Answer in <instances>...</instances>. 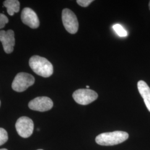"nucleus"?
Wrapping results in <instances>:
<instances>
[{
	"mask_svg": "<svg viewBox=\"0 0 150 150\" xmlns=\"http://www.w3.org/2000/svg\"><path fill=\"white\" fill-rule=\"evenodd\" d=\"M3 4L6 8L8 14L10 16H13L15 13H17L20 11V4L17 0H6Z\"/></svg>",
	"mask_w": 150,
	"mask_h": 150,
	"instance_id": "nucleus-11",
	"label": "nucleus"
},
{
	"mask_svg": "<svg viewBox=\"0 0 150 150\" xmlns=\"http://www.w3.org/2000/svg\"><path fill=\"white\" fill-rule=\"evenodd\" d=\"M62 20L65 29L71 34H75L79 29V22L75 13L68 8L62 12Z\"/></svg>",
	"mask_w": 150,
	"mask_h": 150,
	"instance_id": "nucleus-5",
	"label": "nucleus"
},
{
	"mask_svg": "<svg viewBox=\"0 0 150 150\" xmlns=\"http://www.w3.org/2000/svg\"><path fill=\"white\" fill-rule=\"evenodd\" d=\"M41 150V149H40V150Z\"/></svg>",
	"mask_w": 150,
	"mask_h": 150,
	"instance_id": "nucleus-20",
	"label": "nucleus"
},
{
	"mask_svg": "<svg viewBox=\"0 0 150 150\" xmlns=\"http://www.w3.org/2000/svg\"><path fill=\"white\" fill-rule=\"evenodd\" d=\"M34 129L33 122L31 118L23 116L18 118L16 123L18 134L22 137L27 138L32 135Z\"/></svg>",
	"mask_w": 150,
	"mask_h": 150,
	"instance_id": "nucleus-6",
	"label": "nucleus"
},
{
	"mask_svg": "<svg viewBox=\"0 0 150 150\" xmlns=\"http://www.w3.org/2000/svg\"><path fill=\"white\" fill-rule=\"evenodd\" d=\"M137 88L139 94L143 98L145 105L150 112V88L144 81H139L137 83Z\"/></svg>",
	"mask_w": 150,
	"mask_h": 150,
	"instance_id": "nucleus-10",
	"label": "nucleus"
},
{
	"mask_svg": "<svg viewBox=\"0 0 150 150\" xmlns=\"http://www.w3.org/2000/svg\"><path fill=\"white\" fill-rule=\"evenodd\" d=\"M35 81V78L32 75L25 72H20L15 76L12 83V88L16 92H23L33 85Z\"/></svg>",
	"mask_w": 150,
	"mask_h": 150,
	"instance_id": "nucleus-3",
	"label": "nucleus"
},
{
	"mask_svg": "<svg viewBox=\"0 0 150 150\" xmlns=\"http://www.w3.org/2000/svg\"><path fill=\"white\" fill-rule=\"evenodd\" d=\"M9 21L7 16L2 13H0V29L5 26L6 24Z\"/></svg>",
	"mask_w": 150,
	"mask_h": 150,
	"instance_id": "nucleus-14",
	"label": "nucleus"
},
{
	"mask_svg": "<svg viewBox=\"0 0 150 150\" xmlns=\"http://www.w3.org/2000/svg\"><path fill=\"white\" fill-rule=\"evenodd\" d=\"M86 87H87V89H88V88H89V86H86Z\"/></svg>",
	"mask_w": 150,
	"mask_h": 150,
	"instance_id": "nucleus-17",
	"label": "nucleus"
},
{
	"mask_svg": "<svg viewBox=\"0 0 150 150\" xmlns=\"http://www.w3.org/2000/svg\"><path fill=\"white\" fill-rule=\"evenodd\" d=\"M29 65L35 74L43 77H48L54 72L52 64L45 57L40 56L31 57L29 60Z\"/></svg>",
	"mask_w": 150,
	"mask_h": 150,
	"instance_id": "nucleus-1",
	"label": "nucleus"
},
{
	"mask_svg": "<svg viewBox=\"0 0 150 150\" xmlns=\"http://www.w3.org/2000/svg\"><path fill=\"white\" fill-rule=\"evenodd\" d=\"M21 18L22 22L31 28L35 29L40 26V21L37 14L29 7L23 9Z\"/></svg>",
	"mask_w": 150,
	"mask_h": 150,
	"instance_id": "nucleus-9",
	"label": "nucleus"
},
{
	"mask_svg": "<svg viewBox=\"0 0 150 150\" xmlns=\"http://www.w3.org/2000/svg\"><path fill=\"white\" fill-rule=\"evenodd\" d=\"M0 106H1V101H0Z\"/></svg>",
	"mask_w": 150,
	"mask_h": 150,
	"instance_id": "nucleus-19",
	"label": "nucleus"
},
{
	"mask_svg": "<svg viewBox=\"0 0 150 150\" xmlns=\"http://www.w3.org/2000/svg\"><path fill=\"white\" fill-rule=\"evenodd\" d=\"M72 97L76 102L82 105H87L98 98V94L90 89H79L75 91Z\"/></svg>",
	"mask_w": 150,
	"mask_h": 150,
	"instance_id": "nucleus-4",
	"label": "nucleus"
},
{
	"mask_svg": "<svg viewBox=\"0 0 150 150\" xmlns=\"http://www.w3.org/2000/svg\"><path fill=\"white\" fill-rule=\"evenodd\" d=\"M149 8H150V2H149Z\"/></svg>",
	"mask_w": 150,
	"mask_h": 150,
	"instance_id": "nucleus-18",
	"label": "nucleus"
},
{
	"mask_svg": "<svg viewBox=\"0 0 150 150\" xmlns=\"http://www.w3.org/2000/svg\"><path fill=\"white\" fill-rule=\"evenodd\" d=\"M0 150H7V149H0Z\"/></svg>",
	"mask_w": 150,
	"mask_h": 150,
	"instance_id": "nucleus-16",
	"label": "nucleus"
},
{
	"mask_svg": "<svg viewBox=\"0 0 150 150\" xmlns=\"http://www.w3.org/2000/svg\"><path fill=\"white\" fill-rule=\"evenodd\" d=\"M0 41L2 42L3 48L6 54H11L13 51L15 44V33L13 31L9 30L7 31H0Z\"/></svg>",
	"mask_w": 150,
	"mask_h": 150,
	"instance_id": "nucleus-8",
	"label": "nucleus"
},
{
	"mask_svg": "<svg viewBox=\"0 0 150 150\" xmlns=\"http://www.w3.org/2000/svg\"><path fill=\"white\" fill-rule=\"evenodd\" d=\"M92 2H93V0H77V3L79 5L84 7H86L90 5V4H91Z\"/></svg>",
	"mask_w": 150,
	"mask_h": 150,
	"instance_id": "nucleus-15",
	"label": "nucleus"
},
{
	"mask_svg": "<svg viewBox=\"0 0 150 150\" xmlns=\"http://www.w3.org/2000/svg\"><path fill=\"white\" fill-rule=\"evenodd\" d=\"M54 106L52 100L48 97H38L28 103V107L32 110L45 112L51 110Z\"/></svg>",
	"mask_w": 150,
	"mask_h": 150,
	"instance_id": "nucleus-7",
	"label": "nucleus"
},
{
	"mask_svg": "<svg viewBox=\"0 0 150 150\" xmlns=\"http://www.w3.org/2000/svg\"><path fill=\"white\" fill-rule=\"evenodd\" d=\"M129 135L124 131H116L98 134L96 137L97 144L101 146L118 145L128 139Z\"/></svg>",
	"mask_w": 150,
	"mask_h": 150,
	"instance_id": "nucleus-2",
	"label": "nucleus"
},
{
	"mask_svg": "<svg viewBox=\"0 0 150 150\" xmlns=\"http://www.w3.org/2000/svg\"><path fill=\"white\" fill-rule=\"evenodd\" d=\"M8 138L7 131L3 128H0V146L5 144L8 140Z\"/></svg>",
	"mask_w": 150,
	"mask_h": 150,
	"instance_id": "nucleus-13",
	"label": "nucleus"
},
{
	"mask_svg": "<svg viewBox=\"0 0 150 150\" xmlns=\"http://www.w3.org/2000/svg\"><path fill=\"white\" fill-rule=\"evenodd\" d=\"M113 29L115 30V31L117 33L119 36L120 37H126L127 35V31L124 29L121 25L116 24L113 26Z\"/></svg>",
	"mask_w": 150,
	"mask_h": 150,
	"instance_id": "nucleus-12",
	"label": "nucleus"
}]
</instances>
